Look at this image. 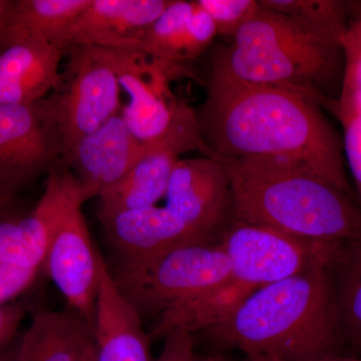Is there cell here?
I'll use <instances>...</instances> for the list:
<instances>
[{
	"mask_svg": "<svg viewBox=\"0 0 361 361\" xmlns=\"http://www.w3.org/2000/svg\"><path fill=\"white\" fill-rule=\"evenodd\" d=\"M164 341L163 350L155 361H203L195 349L193 334L177 330Z\"/></svg>",
	"mask_w": 361,
	"mask_h": 361,
	"instance_id": "f546056e",
	"label": "cell"
},
{
	"mask_svg": "<svg viewBox=\"0 0 361 361\" xmlns=\"http://www.w3.org/2000/svg\"><path fill=\"white\" fill-rule=\"evenodd\" d=\"M216 160L229 179L233 220L314 241L348 243L360 238L361 207L355 197L299 164L275 157Z\"/></svg>",
	"mask_w": 361,
	"mask_h": 361,
	"instance_id": "3957f363",
	"label": "cell"
},
{
	"mask_svg": "<svg viewBox=\"0 0 361 361\" xmlns=\"http://www.w3.org/2000/svg\"><path fill=\"white\" fill-rule=\"evenodd\" d=\"M11 0H0V28L4 25V21L6 20L7 11H8L9 6H11Z\"/></svg>",
	"mask_w": 361,
	"mask_h": 361,
	"instance_id": "e575fe53",
	"label": "cell"
},
{
	"mask_svg": "<svg viewBox=\"0 0 361 361\" xmlns=\"http://www.w3.org/2000/svg\"><path fill=\"white\" fill-rule=\"evenodd\" d=\"M0 361H16L14 343L9 344L6 348L0 349Z\"/></svg>",
	"mask_w": 361,
	"mask_h": 361,
	"instance_id": "836d02e7",
	"label": "cell"
},
{
	"mask_svg": "<svg viewBox=\"0 0 361 361\" xmlns=\"http://www.w3.org/2000/svg\"><path fill=\"white\" fill-rule=\"evenodd\" d=\"M63 54L47 42H26L0 52V104L35 103L58 82Z\"/></svg>",
	"mask_w": 361,
	"mask_h": 361,
	"instance_id": "e0dca14e",
	"label": "cell"
},
{
	"mask_svg": "<svg viewBox=\"0 0 361 361\" xmlns=\"http://www.w3.org/2000/svg\"><path fill=\"white\" fill-rule=\"evenodd\" d=\"M219 243L232 276L260 288L294 276L344 243L314 241L269 226L233 220Z\"/></svg>",
	"mask_w": 361,
	"mask_h": 361,
	"instance_id": "ba28073f",
	"label": "cell"
},
{
	"mask_svg": "<svg viewBox=\"0 0 361 361\" xmlns=\"http://www.w3.org/2000/svg\"><path fill=\"white\" fill-rule=\"evenodd\" d=\"M39 270L14 263H0V306L13 303L16 297L27 290Z\"/></svg>",
	"mask_w": 361,
	"mask_h": 361,
	"instance_id": "83f0119b",
	"label": "cell"
},
{
	"mask_svg": "<svg viewBox=\"0 0 361 361\" xmlns=\"http://www.w3.org/2000/svg\"><path fill=\"white\" fill-rule=\"evenodd\" d=\"M80 185L63 161L47 174L42 198L27 215L0 221V263L42 269L59 220Z\"/></svg>",
	"mask_w": 361,
	"mask_h": 361,
	"instance_id": "7c38bea8",
	"label": "cell"
},
{
	"mask_svg": "<svg viewBox=\"0 0 361 361\" xmlns=\"http://www.w3.org/2000/svg\"><path fill=\"white\" fill-rule=\"evenodd\" d=\"M23 304L13 302L0 306V349L11 344L25 315Z\"/></svg>",
	"mask_w": 361,
	"mask_h": 361,
	"instance_id": "4dcf8cb0",
	"label": "cell"
},
{
	"mask_svg": "<svg viewBox=\"0 0 361 361\" xmlns=\"http://www.w3.org/2000/svg\"><path fill=\"white\" fill-rule=\"evenodd\" d=\"M114 54L121 87L129 97L122 116L142 148L178 157L197 151L212 158L202 140L196 110L168 89L171 78L185 75L184 71L153 59L149 61L141 52L114 49Z\"/></svg>",
	"mask_w": 361,
	"mask_h": 361,
	"instance_id": "5b68a950",
	"label": "cell"
},
{
	"mask_svg": "<svg viewBox=\"0 0 361 361\" xmlns=\"http://www.w3.org/2000/svg\"><path fill=\"white\" fill-rule=\"evenodd\" d=\"M80 361H94V348H92V341L87 344Z\"/></svg>",
	"mask_w": 361,
	"mask_h": 361,
	"instance_id": "d590c367",
	"label": "cell"
},
{
	"mask_svg": "<svg viewBox=\"0 0 361 361\" xmlns=\"http://www.w3.org/2000/svg\"><path fill=\"white\" fill-rule=\"evenodd\" d=\"M63 54L65 66L45 99L61 134L63 161L82 137L122 111L123 90L114 49L73 45Z\"/></svg>",
	"mask_w": 361,
	"mask_h": 361,
	"instance_id": "52a82bcc",
	"label": "cell"
},
{
	"mask_svg": "<svg viewBox=\"0 0 361 361\" xmlns=\"http://www.w3.org/2000/svg\"><path fill=\"white\" fill-rule=\"evenodd\" d=\"M171 0H92L75 20L58 47L73 45L140 52L147 28Z\"/></svg>",
	"mask_w": 361,
	"mask_h": 361,
	"instance_id": "9a60e30c",
	"label": "cell"
},
{
	"mask_svg": "<svg viewBox=\"0 0 361 361\" xmlns=\"http://www.w3.org/2000/svg\"><path fill=\"white\" fill-rule=\"evenodd\" d=\"M144 152L121 111L82 137L63 161L80 185L87 202L122 180Z\"/></svg>",
	"mask_w": 361,
	"mask_h": 361,
	"instance_id": "5bb4252c",
	"label": "cell"
},
{
	"mask_svg": "<svg viewBox=\"0 0 361 361\" xmlns=\"http://www.w3.org/2000/svg\"><path fill=\"white\" fill-rule=\"evenodd\" d=\"M16 205V194L11 193L0 185V219H9L6 217V214L11 213Z\"/></svg>",
	"mask_w": 361,
	"mask_h": 361,
	"instance_id": "1f68e13d",
	"label": "cell"
},
{
	"mask_svg": "<svg viewBox=\"0 0 361 361\" xmlns=\"http://www.w3.org/2000/svg\"><path fill=\"white\" fill-rule=\"evenodd\" d=\"M199 6L210 16L218 35L234 39L259 8L256 0H197Z\"/></svg>",
	"mask_w": 361,
	"mask_h": 361,
	"instance_id": "484cf974",
	"label": "cell"
},
{
	"mask_svg": "<svg viewBox=\"0 0 361 361\" xmlns=\"http://www.w3.org/2000/svg\"><path fill=\"white\" fill-rule=\"evenodd\" d=\"M294 276L265 285L225 322L204 330L247 361H300L341 355L346 345L337 310L334 270L342 246Z\"/></svg>",
	"mask_w": 361,
	"mask_h": 361,
	"instance_id": "7a4b0ae2",
	"label": "cell"
},
{
	"mask_svg": "<svg viewBox=\"0 0 361 361\" xmlns=\"http://www.w3.org/2000/svg\"><path fill=\"white\" fill-rule=\"evenodd\" d=\"M256 289L257 287L232 277L161 313L152 325L149 338L164 339L177 330L193 334L211 329L228 319Z\"/></svg>",
	"mask_w": 361,
	"mask_h": 361,
	"instance_id": "44dd1931",
	"label": "cell"
},
{
	"mask_svg": "<svg viewBox=\"0 0 361 361\" xmlns=\"http://www.w3.org/2000/svg\"><path fill=\"white\" fill-rule=\"evenodd\" d=\"M343 75L338 99L330 106L334 115L361 116V18L353 21L341 40Z\"/></svg>",
	"mask_w": 361,
	"mask_h": 361,
	"instance_id": "d4e9b609",
	"label": "cell"
},
{
	"mask_svg": "<svg viewBox=\"0 0 361 361\" xmlns=\"http://www.w3.org/2000/svg\"><path fill=\"white\" fill-rule=\"evenodd\" d=\"M92 0H11L0 28V52L26 42L58 47Z\"/></svg>",
	"mask_w": 361,
	"mask_h": 361,
	"instance_id": "d6986e66",
	"label": "cell"
},
{
	"mask_svg": "<svg viewBox=\"0 0 361 361\" xmlns=\"http://www.w3.org/2000/svg\"><path fill=\"white\" fill-rule=\"evenodd\" d=\"M61 134L47 99L0 104V185L13 194L63 161Z\"/></svg>",
	"mask_w": 361,
	"mask_h": 361,
	"instance_id": "9c48e42d",
	"label": "cell"
},
{
	"mask_svg": "<svg viewBox=\"0 0 361 361\" xmlns=\"http://www.w3.org/2000/svg\"><path fill=\"white\" fill-rule=\"evenodd\" d=\"M111 276L141 318H157L231 279L219 242L179 247L144 262H116Z\"/></svg>",
	"mask_w": 361,
	"mask_h": 361,
	"instance_id": "8992f818",
	"label": "cell"
},
{
	"mask_svg": "<svg viewBox=\"0 0 361 361\" xmlns=\"http://www.w3.org/2000/svg\"><path fill=\"white\" fill-rule=\"evenodd\" d=\"M165 198L166 207L180 219L218 241L233 221L229 179L216 159H179Z\"/></svg>",
	"mask_w": 361,
	"mask_h": 361,
	"instance_id": "8fae6325",
	"label": "cell"
},
{
	"mask_svg": "<svg viewBox=\"0 0 361 361\" xmlns=\"http://www.w3.org/2000/svg\"><path fill=\"white\" fill-rule=\"evenodd\" d=\"M300 361H361V356L344 355L341 353V355L319 356V357Z\"/></svg>",
	"mask_w": 361,
	"mask_h": 361,
	"instance_id": "d6a6232c",
	"label": "cell"
},
{
	"mask_svg": "<svg viewBox=\"0 0 361 361\" xmlns=\"http://www.w3.org/2000/svg\"><path fill=\"white\" fill-rule=\"evenodd\" d=\"M343 128V149L345 161L356 188L361 207V116L336 115Z\"/></svg>",
	"mask_w": 361,
	"mask_h": 361,
	"instance_id": "4316f807",
	"label": "cell"
},
{
	"mask_svg": "<svg viewBox=\"0 0 361 361\" xmlns=\"http://www.w3.org/2000/svg\"><path fill=\"white\" fill-rule=\"evenodd\" d=\"M196 116L212 158L285 159L355 198L346 175L343 139L322 106L300 92L208 78Z\"/></svg>",
	"mask_w": 361,
	"mask_h": 361,
	"instance_id": "6da1fadb",
	"label": "cell"
},
{
	"mask_svg": "<svg viewBox=\"0 0 361 361\" xmlns=\"http://www.w3.org/2000/svg\"><path fill=\"white\" fill-rule=\"evenodd\" d=\"M142 318L123 296L99 254V284L92 325L94 361H155Z\"/></svg>",
	"mask_w": 361,
	"mask_h": 361,
	"instance_id": "2e32d148",
	"label": "cell"
},
{
	"mask_svg": "<svg viewBox=\"0 0 361 361\" xmlns=\"http://www.w3.org/2000/svg\"><path fill=\"white\" fill-rule=\"evenodd\" d=\"M261 6L289 16L318 37L341 45L351 23L348 2L339 0H258Z\"/></svg>",
	"mask_w": 361,
	"mask_h": 361,
	"instance_id": "cb8c5ba5",
	"label": "cell"
},
{
	"mask_svg": "<svg viewBox=\"0 0 361 361\" xmlns=\"http://www.w3.org/2000/svg\"><path fill=\"white\" fill-rule=\"evenodd\" d=\"M196 1L171 0L142 35L140 52L160 63L183 66L186 61L189 23Z\"/></svg>",
	"mask_w": 361,
	"mask_h": 361,
	"instance_id": "7402d4cb",
	"label": "cell"
},
{
	"mask_svg": "<svg viewBox=\"0 0 361 361\" xmlns=\"http://www.w3.org/2000/svg\"><path fill=\"white\" fill-rule=\"evenodd\" d=\"M342 75L341 45L259 4L231 44L214 49L208 78L294 90L329 110Z\"/></svg>",
	"mask_w": 361,
	"mask_h": 361,
	"instance_id": "277c9868",
	"label": "cell"
},
{
	"mask_svg": "<svg viewBox=\"0 0 361 361\" xmlns=\"http://www.w3.org/2000/svg\"><path fill=\"white\" fill-rule=\"evenodd\" d=\"M92 341V329L75 311L39 310L20 341L16 361H80Z\"/></svg>",
	"mask_w": 361,
	"mask_h": 361,
	"instance_id": "ac0fdd59",
	"label": "cell"
},
{
	"mask_svg": "<svg viewBox=\"0 0 361 361\" xmlns=\"http://www.w3.org/2000/svg\"><path fill=\"white\" fill-rule=\"evenodd\" d=\"M217 35L212 18L199 6L196 0V7L190 20L188 32L186 61H194L203 54Z\"/></svg>",
	"mask_w": 361,
	"mask_h": 361,
	"instance_id": "f1b7e54d",
	"label": "cell"
},
{
	"mask_svg": "<svg viewBox=\"0 0 361 361\" xmlns=\"http://www.w3.org/2000/svg\"><path fill=\"white\" fill-rule=\"evenodd\" d=\"M203 361H234L229 360V358H226L224 356L222 355H211L208 356V357L204 358ZM243 361H247L244 360Z\"/></svg>",
	"mask_w": 361,
	"mask_h": 361,
	"instance_id": "8d00e7d4",
	"label": "cell"
},
{
	"mask_svg": "<svg viewBox=\"0 0 361 361\" xmlns=\"http://www.w3.org/2000/svg\"><path fill=\"white\" fill-rule=\"evenodd\" d=\"M179 159L170 152L145 149L127 175L97 197L99 220L126 211L156 206L167 194L173 169Z\"/></svg>",
	"mask_w": 361,
	"mask_h": 361,
	"instance_id": "ffe728a7",
	"label": "cell"
},
{
	"mask_svg": "<svg viewBox=\"0 0 361 361\" xmlns=\"http://www.w3.org/2000/svg\"><path fill=\"white\" fill-rule=\"evenodd\" d=\"M99 222L116 262H144L179 247L219 242L187 224L166 206L126 211Z\"/></svg>",
	"mask_w": 361,
	"mask_h": 361,
	"instance_id": "4fadbf2b",
	"label": "cell"
},
{
	"mask_svg": "<svg viewBox=\"0 0 361 361\" xmlns=\"http://www.w3.org/2000/svg\"><path fill=\"white\" fill-rule=\"evenodd\" d=\"M82 189L66 207L52 237L42 269L65 297L68 307L92 329L99 284V254L85 222Z\"/></svg>",
	"mask_w": 361,
	"mask_h": 361,
	"instance_id": "30bf717a",
	"label": "cell"
},
{
	"mask_svg": "<svg viewBox=\"0 0 361 361\" xmlns=\"http://www.w3.org/2000/svg\"><path fill=\"white\" fill-rule=\"evenodd\" d=\"M334 278L342 336L361 351V237L342 246Z\"/></svg>",
	"mask_w": 361,
	"mask_h": 361,
	"instance_id": "603a6c76",
	"label": "cell"
}]
</instances>
